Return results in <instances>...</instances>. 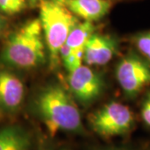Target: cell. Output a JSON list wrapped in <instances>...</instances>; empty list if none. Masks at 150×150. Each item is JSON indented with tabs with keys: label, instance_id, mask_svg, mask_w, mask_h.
<instances>
[{
	"label": "cell",
	"instance_id": "4fadbf2b",
	"mask_svg": "<svg viewBox=\"0 0 150 150\" xmlns=\"http://www.w3.org/2000/svg\"><path fill=\"white\" fill-rule=\"evenodd\" d=\"M133 42L142 56L150 62V31L137 34L133 38Z\"/></svg>",
	"mask_w": 150,
	"mask_h": 150
},
{
	"label": "cell",
	"instance_id": "5b68a950",
	"mask_svg": "<svg viewBox=\"0 0 150 150\" xmlns=\"http://www.w3.org/2000/svg\"><path fill=\"white\" fill-rule=\"evenodd\" d=\"M115 75L124 95L134 98L150 86V62L131 51L118 62Z\"/></svg>",
	"mask_w": 150,
	"mask_h": 150
},
{
	"label": "cell",
	"instance_id": "277c9868",
	"mask_svg": "<svg viewBox=\"0 0 150 150\" xmlns=\"http://www.w3.org/2000/svg\"><path fill=\"white\" fill-rule=\"evenodd\" d=\"M92 130L103 139L124 136L132 132L135 124L133 111L118 102H109L88 117Z\"/></svg>",
	"mask_w": 150,
	"mask_h": 150
},
{
	"label": "cell",
	"instance_id": "3957f363",
	"mask_svg": "<svg viewBox=\"0 0 150 150\" xmlns=\"http://www.w3.org/2000/svg\"><path fill=\"white\" fill-rule=\"evenodd\" d=\"M39 21L51 68L59 64V50L65 44L71 29L79 22L64 5L53 0H40Z\"/></svg>",
	"mask_w": 150,
	"mask_h": 150
},
{
	"label": "cell",
	"instance_id": "6da1fadb",
	"mask_svg": "<svg viewBox=\"0 0 150 150\" xmlns=\"http://www.w3.org/2000/svg\"><path fill=\"white\" fill-rule=\"evenodd\" d=\"M34 107L49 134H84L79 109L72 95L61 85L54 83L43 88L35 98Z\"/></svg>",
	"mask_w": 150,
	"mask_h": 150
},
{
	"label": "cell",
	"instance_id": "9a60e30c",
	"mask_svg": "<svg viewBox=\"0 0 150 150\" xmlns=\"http://www.w3.org/2000/svg\"><path fill=\"white\" fill-rule=\"evenodd\" d=\"M141 118L145 125L150 129V91L145 95L141 105Z\"/></svg>",
	"mask_w": 150,
	"mask_h": 150
},
{
	"label": "cell",
	"instance_id": "30bf717a",
	"mask_svg": "<svg viewBox=\"0 0 150 150\" xmlns=\"http://www.w3.org/2000/svg\"><path fill=\"white\" fill-rule=\"evenodd\" d=\"M31 144L30 134L20 126L0 129V150H29Z\"/></svg>",
	"mask_w": 150,
	"mask_h": 150
},
{
	"label": "cell",
	"instance_id": "8992f818",
	"mask_svg": "<svg viewBox=\"0 0 150 150\" xmlns=\"http://www.w3.org/2000/svg\"><path fill=\"white\" fill-rule=\"evenodd\" d=\"M67 82L70 94L83 105H88L97 100L104 86L102 76L83 64L69 74Z\"/></svg>",
	"mask_w": 150,
	"mask_h": 150
},
{
	"label": "cell",
	"instance_id": "7c38bea8",
	"mask_svg": "<svg viewBox=\"0 0 150 150\" xmlns=\"http://www.w3.org/2000/svg\"><path fill=\"white\" fill-rule=\"evenodd\" d=\"M27 7L26 0H0V12L7 15H15Z\"/></svg>",
	"mask_w": 150,
	"mask_h": 150
},
{
	"label": "cell",
	"instance_id": "ba28073f",
	"mask_svg": "<svg viewBox=\"0 0 150 150\" xmlns=\"http://www.w3.org/2000/svg\"><path fill=\"white\" fill-rule=\"evenodd\" d=\"M24 93V85L17 75L0 70V110L15 112L23 103Z\"/></svg>",
	"mask_w": 150,
	"mask_h": 150
},
{
	"label": "cell",
	"instance_id": "5bb4252c",
	"mask_svg": "<svg viewBox=\"0 0 150 150\" xmlns=\"http://www.w3.org/2000/svg\"><path fill=\"white\" fill-rule=\"evenodd\" d=\"M83 61V49L73 51L69 56L63 61L64 66L68 73H72L82 65Z\"/></svg>",
	"mask_w": 150,
	"mask_h": 150
},
{
	"label": "cell",
	"instance_id": "ffe728a7",
	"mask_svg": "<svg viewBox=\"0 0 150 150\" xmlns=\"http://www.w3.org/2000/svg\"><path fill=\"white\" fill-rule=\"evenodd\" d=\"M54 2L59 4H62V5H64V4L66 2H68L69 0H53Z\"/></svg>",
	"mask_w": 150,
	"mask_h": 150
},
{
	"label": "cell",
	"instance_id": "d6986e66",
	"mask_svg": "<svg viewBox=\"0 0 150 150\" xmlns=\"http://www.w3.org/2000/svg\"><path fill=\"white\" fill-rule=\"evenodd\" d=\"M40 0H28V3L32 6H35L36 4H38Z\"/></svg>",
	"mask_w": 150,
	"mask_h": 150
},
{
	"label": "cell",
	"instance_id": "44dd1931",
	"mask_svg": "<svg viewBox=\"0 0 150 150\" xmlns=\"http://www.w3.org/2000/svg\"><path fill=\"white\" fill-rule=\"evenodd\" d=\"M61 150H70V149H61Z\"/></svg>",
	"mask_w": 150,
	"mask_h": 150
},
{
	"label": "cell",
	"instance_id": "9c48e42d",
	"mask_svg": "<svg viewBox=\"0 0 150 150\" xmlns=\"http://www.w3.org/2000/svg\"><path fill=\"white\" fill-rule=\"evenodd\" d=\"M64 6L77 18L87 22L98 21L112 7L111 0H69Z\"/></svg>",
	"mask_w": 150,
	"mask_h": 150
},
{
	"label": "cell",
	"instance_id": "2e32d148",
	"mask_svg": "<svg viewBox=\"0 0 150 150\" xmlns=\"http://www.w3.org/2000/svg\"><path fill=\"white\" fill-rule=\"evenodd\" d=\"M5 26H6L5 19L4 18V17L2 16L1 12H0V37H1V34H2L3 31H4V28H5Z\"/></svg>",
	"mask_w": 150,
	"mask_h": 150
},
{
	"label": "cell",
	"instance_id": "ac0fdd59",
	"mask_svg": "<svg viewBox=\"0 0 150 150\" xmlns=\"http://www.w3.org/2000/svg\"><path fill=\"white\" fill-rule=\"evenodd\" d=\"M38 150H52L51 147L46 143V142H42L40 145H39V148Z\"/></svg>",
	"mask_w": 150,
	"mask_h": 150
},
{
	"label": "cell",
	"instance_id": "7a4b0ae2",
	"mask_svg": "<svg viewBox=\"0 0 150 150\" xmlns=\"http://www.w3.org/2000/svg\"><path fill=\"white\" fill-rule=\"evenodd\" d=\"M46 59V44L38 18L29 20L7 39L1 54L5 64L20 69H32Z\"/></svg>",
	"mask_w": 150,
	"mask_h": 150
},
{
	"label": "cell",
	"instance_id": "e0dca14e",
	"mask_svg": "<svg viewBox=\"0 0 150 150\" xmlns=\"http://www.w3.org/2000/svg\"><path fill=\"white\" fill-rule=\"evenodd\" d=\"M96 150H131L128 148L124 147H110V148H103V149H98Z\"/></svg>",
	"mask_w": 150,
	"mask_h": 150
},
{
	"label": "cell",
	"instance_id": "52a82bcc",
	"mask_svg": "<svg viewBox=\"0 0 150 150\" xmlns=\"http://www.w3.org/2000/svg\"><path fill=\"white\" fill-rule=\"evenodd\" d=\"M118 40L108 34L94 33L83 48V61L88 66L107 64L118 53Z\"/></svg>",
	"mask_w": 150,
	"mask_h": 150
},
{
	"label": "cell",
	"instance_id": "8fae6325",
	"mask_svg": "<svg viewBox=\"0 0 150 150\" xmlns=\"http://www.w3.org/2000/svg\"><path fill=\"white\" fill-rule=\"evenodd\" d=\"M94 33L95 27L93 23L78 22L71 29L65 43L73 51L83 49L86 43Z\"/></svg>",
	"mask_w": 150,
	"mask_h": 150
}]
</instances>
